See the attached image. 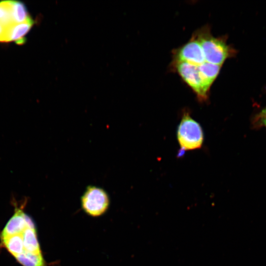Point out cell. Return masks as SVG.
<instances>
[{"instance_id":"cell-7","label":"cell","mask_w":266,"mask_h":266,"mask_svg":"<svg viewBox=\"0 0 266 266\" xmlns=\"http://www.w3.org/2000/svg\"><path fill=\"white\" fill-rule=\"evenodd\" d=\"M33 24L32 18L21 23L16 24L6 29L3 42L14 41L18 44L24 42V36L31 30Z\"/></svg>"},{"instance_id":"cell-12","label":"cell","mask_w":266,"mask_h":266,"mask_svg":"<svg viewBox=\"0 0 266 266\" xmlns=\"http://www.w3.org/2000/svg\"><path fill=\"white\" fill-rule=\"evenodd\" d=\"M260 117L262 122L266 127V107L264 108L260 113Z\"/></svg>"},{"instance_id":"cell-8","label":"cell","mask_w":266,"mask_h":266,"mask_svg":"<svg viewBox=\"0 0 266 266\" xmlns=\"http://www.w3.org/2000/svg\"><path fill=\"white\" fill-rule=\"evenodd\" d=\"M11 12L13 20L16 24L24 22L31 18L25 5L19 1L11 0Z\"/></svg>"},{"instance_id":"cell-5","label":"cell","mask_w":266,"mask_h":266,"mask_svg":"<svg viewBox=\"0 0 266 266\" xmlns=\"http://www.w3.org/2000/svg\"><path fill=\"white\" fill-rule=\"evenodd\" d=\"M110 202L107 192L95 185L88 186L80 198L83 211L92 217H98L104 214L109 207Z\"/></svg>"},{"instance_id":"cell-6","label":"cell","mask_w":266,"mask_h":266,"mask_svg":"<svg viewBox=\"0 0 266 266\" xmlns=\"http://www.w3.org/2000/svg\"><path fill=\"white\" fill-rule=\"evenodd\" d=\"M173 53L172 62H182L198 66L205 62L201 47L193 35L187 43Z\"/></svg>"},{"instance_id":"cell-10","label":"cell","mask_w":266,"mask_h":266,"mask_svg":"<svg viewBox=\"0 0 266 266\" xmlns=\"http://www.w3.org/2000/svg\"><path fill=\"white\" fill-rule=\"evenodd\" d=\"M0 23L6 30L16 24L13 20L11 12V0L0 1Z\"/></svg>"},{"instance_id":"cell-2","label":"cell","mask_w":266,"mask_h":266,"mask_svg":"<svg viewBox=\"0 0 266 266\" xmlns=\"http://www.w3.org/2000/svg\"><path fill=\"white\" fill-rule=\"evenodd\" d=\"M193 35L200 43L206 62L222 66L235 53L233 48L227 44L225 37L214 36L208 26L197 30Z\"/></svg>"},{"instance_id":"cell-9","label":"cell","mask_w":266,"mask_h":266,"mask_svg":"<svg viewBox=\"0 0 266 266\" xmlns=\"http://www.w3.org/2000/svg\"><path fill=\"white\" fill-rule=\"evenodd\" d=\"M198 66L202 76L211 85L218 75L222 66L206 62Z\"/></svg>"},{"instance_id":"cell-11","label":"cell","mask_w":266,"mask_h":266,"mask_svg":"<svg viewBox=\"0 0 266 266\" xmlns=\"http://www.w3.org/2000/svg\"><path fill=\"white\" fill-rule=\"evenodd\" d=\"M5 32L6 28L0 23V42H3V38Z\"/></svg>"},{"instance_id":"cell-3","label":"cell","mask_w":266,"mask_h":266,"mask_svg":"<svg viewBox=\"0 0 266 266\" xmlns=\"http://www.w3.org/2000/svg\"><path fill=\"white\" fill-rule=\"evenodd\" d=\"M177 140L180 147L179 156L183 152L200 148L204 139L200 124L191 116L188 111L183 113L177 130Z\"/></svg>"},{"instance_id":"cell-1","label":"cell","mask_w":266,"mask_h":266,"mask_svg":"<svg viewBox=\"0 0 266 266\" xmlns=\"http://www.w3.org/2000/svg\"><path fill=\"white\" fill-rule=\"evenodd\" d=\"M27 200L18 205L0 233V245L23 266H48L33 219L24 211Z\"/></svg>"},{"instance_id":"cell-4","label":"cell","mask_w":266,"mask_h":266,"mask_svg":"<svg viewBox=\"0 0 266 266\" xmlns=\"http://www.w3.org/2000/svg\"><path fill=\"white\" fill-rule=\"evenodd\" d=\"M173 66L184 81L192 89L201 102L208 100L212 85L202 76L198 65L185 62H172Z\"/></svg>"}]
</instances>
